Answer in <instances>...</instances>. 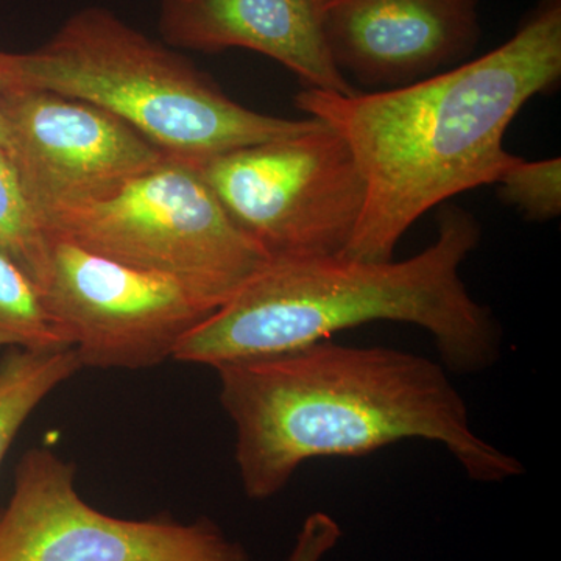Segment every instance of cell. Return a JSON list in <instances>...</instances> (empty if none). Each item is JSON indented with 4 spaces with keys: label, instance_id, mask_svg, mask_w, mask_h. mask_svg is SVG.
Returning <instances> with one entry per match:
<instances>
[{
    "label": "cell",
    "instance_id": "obj_13",
    "mask_svg": "<svg viewBox=\"0 0 561 561\" xmlns=\"http://www.w3.org/2000/svg\"><path fill=\"white\" fill-rule=\"evenodd\" d=\"M0 348H70L35 280L0 250Z\"/></svg>",
    "mask_w": 561,
    "mask_h": 561
},
{
    "label": "cell",
    "instance_id": "obj_3",
    "mask_svg": "<svg viewBox=\"0 0 561 561\" xmlns=\"http://www.w3.org/2000/svg\"><path fill=\"white\" fill-rule=\"evenodd\" d=\"M479 241L474 217L449 206L438 216L437 239L409 260L271 261L181 341L173 360L216 368L398 321L434 339L446 370H486L500 360L501 328L460 276Z\"/></svg>",
    "mask_w": 561,
    "mask_h": 561
},
{
    "label": "cell",
    "instance_id": "obj_14",
    "mask_svg": "<svg viewBox=\"0 0 561 561\" xmlns=\"http://www.w3.org/2000/svg\"><path fill=\"white\" fill-rule=\"evenodd\" d=\"M0 250L41 286L49 265L50 236L33 208L24 184L0 151Z\"/></svg>",
    "mask_w": 561,
    "mask_h": 561
},
{
    "label": "cell",
    "instance_id": "obj_8",
    "mask_svg": "<svg viewBox=\"0 0 561 561\" xmlns=\"http://www.w3.org/2000/svg\"><path fill=\"white\" fill-rule=\"evenodd\" d=\"M49 236L41 295L83 368L157 367L216 311L176 280Z\"/></svg>",
    "mask_w": 561,
    "mask_h": 561
},
{
    "label": "cell",
    "instance_id": "obj_10",
    "mask_svg": "<svg viewBox=\"0 0 561 561\" xmlns=\"http://www.w3.org/2000/svg\"><path fill=\"white\" fill-rule=\"evenodd\" d=\"M323 32L346 79L390 90L471 54L481 36L479 0H324Z\"/></svg>",
    "mask_w": 561,
    "mask_h": 561
},
{
    "label": "cell",
    "instance_id": "obj_9",
    "mask_svg": "<svg viewBox=\"0 0 561 561\" xmlns=\"http://www.w3.org/2000/svg\"><path fill=\"white\" fill-rule=\"evenodd\" d=\"M0 117L7 157L41 221L105 197L169 158L108 111L57 92L0 88Z\"/></svg>",
    "mask_w": 561,
    "mask_h": 561
},
{
    "label": "cell",
    "instance_id": "obj_16",
    "mask_svg": "<svg viewBox=\"0 0 561 561\" xmlns=\"http://www.w3.org/2000/svg\"><path fill=\"white\" fill-rule=\"evenodd\" d=\"M341 538V526L331 515L313 512L301 524L286 561H323Z\"/></svg>",
    "mask_w": 561,
    "mask_h": 561
},
{
    "label": "cell",
    "instance_id": "obj_5",
    "mask_svg": "<svg viewBox=\"0 0 561 561\" xmlns=\"http://www.w3.org/2000/svg\"><path fill=\"white\" fill-rule=\"evenodd\" d=\"M43 224L80 249L176 280L216 311L271 262L197 168L172 158L105 197L47 214Z\"/></svg>",
    "mask_w": 561,
    "mask_h": 561
},
{
    "label": "cell",
    "instance_id": "obj_11",
    "mask_svg": "<svg viewBox=\"0 0 561 561\" xmlns=\"http://www.w3.org/2000/svg\"><path fill=\"white\" fill-rule=\"evenodd\" d=\"M324 0H161L160 32L172 49H247L291 70L312 90L353 94L323 32Z\"/></svg>",
    "mask_w": 561,
    "mask_h": 561
},
{
    "label": "cell",
    "instance_id": "obj_4",
    "mask_svg": "<svg viewBox=\"0 0 561 561\" xmlns=\"http://www.w3.org/2000/svg\"><path fill=\"white\" fill-rule=\"evenodd\" d=\"M0 88L92 103L191 164L316 124L242 106L171 46L102 7L77 11L36 49L0 50Z\"/></svg>",
    "mask_w": 561,
    "mask_h": 561
},
{
    "label": "cell",
    "instance_id": "obj_7",
    "mask_svg": "<svg viewBox=\"0 0 561 561\" xmlns=\"http://www.w3.org/2000/svg\"><path fill=\"white\" fill-rule=\"evenodd\" d=\"M0 561L254 560L209 518L124 519L98 511L76 489V465L33 448L0 513Z\"/></svg>",
    "mask_w": 561,
    "mask_h": 561
},
{
    "label": "cell",
    "instance_id": "obj_17",
    "mask_svg": "<svg viewBox=\"0 0 561 561\" xmlns=\"http://www.w3.org/2000/svg\"><path fill=\"white\" fill-rule=\"evenodd\" d=\"M7 147H9V144H7L5 127H3L2 117H0V151L3 154H7Z\"/></svg>",
    "mask_w": 561,
    "mask_h": 561
},
{
    "label": "cell",
    "instance_id": "obj_6",
    "mask_svg": "<svg viewBox=\"0 0 561 561\" xmlns=\"http://www.w3.org/2000/svg\"><path fill=\"white\" fill-rule=\"evenodd\" d=\"M232 224L271 261L320 260L348 249L367 187L330 125L225 151L194 164Z\"/></svg>",
    "mask_w": 561,
    "mask_h": 561
},
{
    "label": "cell",
    "instance_id": "obj_15",
    "mask_svg": "<svg viewBox=\"0 0 561 561\" xmlns=\"http://www.w3.org/2000/svg\"><path fill=\"white\" fill-rule=\"evenodd\" d=\"M502 201L515 206L526 219L548 221L561 213V161H526L513 157L496 180Z\"/></svg>",
    "mask_w": 561,
    "mask_h": 561
},
{
    "label": "cell",
    "instance_id": "obj_1",
    "mask_svg": "<svg viewBox=\"0 0 561 561\" xmlns=\"http://www.w3.org/2000/svg\"><path fill=\"white\" fill-rule=\"evenodd\" d=\"M561 77V0H540L496 49L390 90L337 94L305 88L295 105L348 144L367 198L342 256L390 261L427 210L494 184L513 154L505 133Z\"/></svg>",
    "mask_w": 561,
    "mask_h": 561
},
{
    "label": "cell",
    "instance_id": "obj_2",
    "mask_svg": "<svg viewBox=\"0 0 561 561\" xmlns=\"http://www.w3.org/2000/svg\"><path fill=\"white\" fill-rule=\"evenodd\" d=\"M214 370L251 501L272 500L313 459L368 456L404 440L445 446L476 482L524 474L522 461L472 430L445 365L419 354L330 339Z\"/></svg>",
    "mask_w": 561,
    "mask_h": 561
},
{
    "label": "cell",
    "instance_id": "obj_12",
    "mask_svg": "<svg viewBox=\"0 0 561 561\" xmlns=\"http://www.w3.org/2000/svg\"><path fill=\"white\" fill-rule=\"evenodd\" d=\"M81 368L72 348L13 350L0 360V465L25 421Z\"/></svg>",
    "mask_w": 561,
    "mask_h": 561
}]
</instances>
